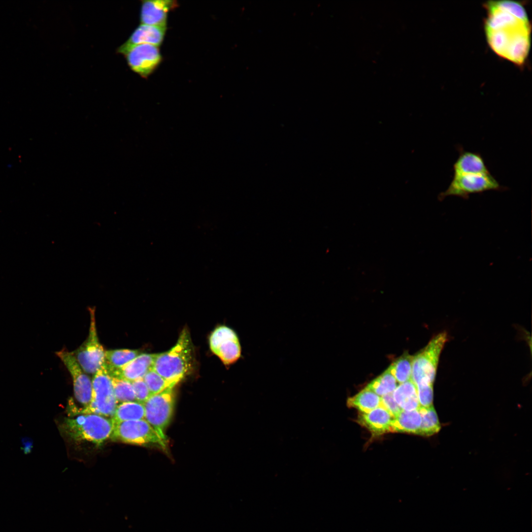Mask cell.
Segmentation results:
<instances>
[{
  "instance_id": "18",
  "label": "cell",
  "mask_w": 532,
  "mask_h": 532,
  "mask_svg": "<svg viewBox=\"0 0 532 532\" xmlns=\"http://www.w3.org/2000/svg\"><path fill=\"white\" fill-rule=\"evenodd\" d=\"M418 409L412 411L402 410L394 418L390 432L418 434L421 424V417Z\"/></svg>"
},
{
  "instance_id": "25",
  "label": "cell",
  "mask_w": 532,
  "mask_h": 532,
  "mask_svg": "<svg viewBox=\"0 0 532 532\" xmlns=\"http://www.w3.org/2000/svg\"><path fill=\"white\" fill-rule=\"evenodd\" d=\"M418 409L421 417V424L418 434L430 436L438 432L440 426L433 405L429 407H420Z\"/></svg>"
},
{
  "instance_id": "6",
  "label": "cell",
  "mask_w": 532,
  "mask_h": 532,
  "mask_svg": "<svg viewBox=\"0 0 532 532\" xmlns=\"http://www.w3.org/2000/svg\"><path fill=\"white\" fill-rule=\"evenodd\" d=\"M114 441L136 445L153 444L163 448L166 441L144 419L130 420L114 424L110 436Z\"/></svg>"
},
{
  "instance_id": "5",
  "label": "cell",
  "mask_w": 532,
  "mask_h": 532,
  "mask_svg": "<svg viewBox=\"0 0 532 532\" xmlns=\"http://www.w3.org/2000/svg\"><path fill=\"white\" fill-rule=\"evenodd\" d=\"M91 402L79 414H95L112 417L117 406L111 377L104 364L95 373L92 381Z\"/></svg>"
},
{
  "instance_id": "30",
  "label": "cell",
  "mask_w": 532,
  "mask_h": 532,
  "mask_svg": "<svg viewBox=\"0 0 532 532\" xmlns=\"http://www.w3.org/2000/svg\"><path fill=\"white\" fill-rule=\"evenodd\" d=\"M392 393L381 397L380 406L386 409L394 418L402 409L394 400Z\"/></svg>"
},
{
  "instance_id": "13",
  "label": "cell",
  "mask_w": 532,
  "mask_h": 532,
  "mask_svg": "<svg viewBox=\"0 0 532 532\" xmlns=\"http://www.w3.org/2000/svg\"><path fill=\"white\" fill-rule=\"evenodd\" d=\"M177 6V2L173 0L142 1L140 12L141 24L166 27L167 13Z\"/></svg>"
},
{
  "instance_id": "20",
  "label": "cell",
  "mask_w": 532,
  "mask_h": 532,
  "mask_svg": "<svg viewBox=\"0 0 532 532\" xmlns=\"http://www.w3.org/2000/svg\"><path fill=\"white\" fill-rule=\"evenodd\" d=\"M381 397L366 388L347 400L348 407L354 408L361 413H368L380 406Z\"/></svg>"
},
{
  "instance_id": "3",
  "label": "cell",
  "mask_w": 532,
  "mask_h": 532,
  "mask_svg": "<svg viewBox=\"0 0 532 532\" xmlns=\"http://www.w3.org/2000/svg\"><path fill=\"white\" fill-rule=\"evenodd\" d=\"M112 419L95 414H83L66 419L63 425L65 432L76 441L86 440L100 445L111 434Z\"/></svg>"
},
{
  "instance_id": "26",
  "label": "cell",
  "mask_w": 532,
  "mask_h": 532,
  "mask_svg": "<svg viewBox=\"0 0 532 532\" xmlns=\"http://www.w3.org/2000/svg\"><path fill=\"white\" fill-rule=\"evenodd\" d=\"M110 377L117 402L137 401L132 382L119 377Z\"/></svg>"
},
{
  "instance_id": "28",
  "label": "cell",
  "mask_w": 532,
  "mask_h": 532,
  "mask_svg": "<svg viewBox=\"0 0 532 532\" xmlns=\"http://www.w3.org/2000/svg\"><path fill=\"white\" fill-rule=\"evenodd\" d=\"M136 400L143 403L152 395L143 378L132 382Z\"/></svg>"
},
{
  "instance_id": "2",
  "label": "cell",
  "mask_w": 532,
  "mask_h": 532,
  "mask_svg": "<svg viewBox=\"0 0 532 532\" xmlns=\"http://www.w3.org/2000/svg\"><path fill=\"white\" fill-rule=\"evenodd\" d=\"M193 359L190 335L188 330L184 328L171 349L156 354L153 368L165 380L175 385L191 370Z\"/></svg>"
},
{
  "instance_id": "12",
  "label": "cell",
  "mask_w": 532,
  "mask_h": 532,
  "mask_svg": "<svg viewBox=\"0 0 532 532\" xmlns=\"http://www.w3.org/2000/svg\"><path fill=\"white\" fill-rule=\"evenodd\" d=\"M56 354L64 364L71 375L75 398L83 406L81 411L89 406L91 402L92 381L85 373L72 352L63 349L56 352Z\"/></svg>"
},
{
  "instance_id": "1",
  "label": "cell",
  "mask_w": 532,
  "mask_h": 532,
  "mask_svg": "<svg viewBox=\"0 0 532 532\" xmlns=\"http://www.w3.org/2000/svg\"><path fill=\"white\" fill-rule=\"evenodd\" d=\"M484 32L489 47L500 58L518 66L528 60L532 24L524 3L503 0L484 4Z\"/></svg>"
},
{
  "instance_id": "23",
  "label": "cell",
  "mask_w": 532,
  "mask_h": 532,
  "mask_svg": "<svg viewBox=\"0 0 532 532\" xmlns=\"http://www.w3.org/2000/svg\"><path fill=\"white\" fill-rule=\"evenodd\" d=\"M399 383L388 368L384 372L371 381L365 388L379 396L392 393Z\"/></svg>"
},
{
  "instance_id": "10",
  "label": "cell",
  "mask_w": 532,
  "mask_h": 532,
  "mask_svg": "<svg viewBox=\"0 0 532 532\" xmlns=\"http://www.w3.org/2000/svg\"><path fill=\"white\" fill-rule=\"evenodd\" d=\"M118 52L125 56L129 66L133 71L144 78L155 70L162 60L158 46L151 44L121 46Z\"/></svg>"
},
{
  "instance_id": "29",
  "label": "cell",
  "mask_w": 532,
  "mask_h": 532,
  "mask_svg": "<svg viewBox=\"0 0 532 532\" xmlns=\"http://www.w3.org/2000/svg\"><path fill=\"white\" fill-rule=\"evenodd\" d=\"M416 387L420 407H429L432 406L433 386L422 385Z\"/></svg>"
},
{
  "instance_id": "11",
  "label": "cell",
  "mask_w": 532,
  "mask_h": 532,
  "mask_svg": "<svg viewBox=\"0 0 532 532\" xmlns=\"http://www.w3.org/2000/svg\"><path fill=\"white\" fill-rule=\"evenodd\" d=\"M211 351L225 365L236 362L241 356V349L239 338L236 332L225 326L215 329L209 337Z\"/></svg>"
},
{
  "instance_id": "31",
  "label": "cell",
  "mask_w": 532,
  "mask_h": 532,
  "mask_svg": "<svg viewBox=\"0 0 532 532\" xmlns=\"http://www.w3.org/2000/svg\"><path fill=\"white\" fill-rule=\"evenodd\" d=\"M22 442L23 446L22 449L24 453H30L31 452L33 447V441H32V439L28 437L24 438L22 439Z\"/></svg>"
},
{
  "instance_id": "27",
  "label": "cell",
  "mask_w": 532,
  "mask_h": 532,
  "mask_svg": "<svg viewBox=\"0 0 532 532\" xmlns=\"http://www.w3.org/2000/svg\"><path fill=\"white\" fill-rule=\"evenodd\" d=\"M143 378L152 395L175 386L165 380L153 368L146 373Z\"/></svg>"
},
{
  "instance_id": "22",
  "label": "cell",
  "mask_w": 532,
  "mask_h": 532,
  "mask_svg": "<svg viewBox=\"0 0 532 532\" xmlns=\"http://www.w3.org/2000/svg\"><path fill=\"white\" fill-rule=\"evenodd\" d=\"M144 404L137 401L122 402L117 405L112 420L113 424L144 419Z\"/></svg>"
},
{
  "instance_id": "19",
  "label": "cell",
  "mask_w": 532,
  "mask_h": 532,
  "mask_svg": "<svg viewBox=\"0 0 532 532\" xmlns=\"http://www.w3.org/2000/svg\"><path fill=\"white\" fill-rule=\"evenodd\" d=\"M392 394L394 400L402 410L412 411L420 407L416 385L411 379L399 384Z\"/></svg>"
},
{
  "instance_id": "16",
  "label": "cell",
  "mask_w": 532,
  "mask_h": 532,
  "mask_svg": "<svg viewBox=\"0 0 532 532\" xmlns=\"http://www.w3.org/2000/svg\"><path fill=\"white\" fill-rule=\"evenodd\" d=\"M454 175L490 173L484 160L479 153L461 151L453 165Z\"/></svg>"
},
{
  "instance_id": "14",
  "label": "cell",
  "mask_w": 532,
  "mask_h": 532,
  "mask_svg": "<svg viewBox=\"0 0 532 532\" xmlns=\"http://www.w3.org/2000/svg\"><path fill=\"white\" fill-rule=\"evenodd\" d=\"M156 354H141L121 368L108 372L110 376L119 377L132 382L143 378L153 368Z\"/></svg>"
},
{
  "instance_id": "7",
  "label": "cell",
  "mask_w": 532,
  "mask_h": 532,
  "mask_svg": "<svg viewBox=\"0 0 532 532\" xmlns=\"http://www.w3.org/2000/svg\"><path fill=\"white\" fill-rule=\"evenodd\" d=\"M173 388L152 395L144 403V419L165 441V430L172 418L175 403Z\"/></svg>"
},
{
  "instance_id": "17",
  "label": "cell",
  "mask_w": 532,
  "mask_h": 532,
  "mask_svg": "<svg viewBox=\"0 0 532 532\" xmlns=\"http://www.w3.org/2000/svg\"><path fill=\"white\" fill-rule=\"evenodd\" d=\"M166 30V27L141 24L121 46L128 47L148 44L159 46L164 39Z\"/></svg>"
},
{
  "instance_id": "15",
  "label": "cell",
  "mask_w": 532,
  "mask_h": 532,
  "mask_svg": "<svg viewBox=\"0 0 532 532\" xmlns=\"http://www.w3.org/2000/svg\"><path fill=\"white\" fill-rule=\"evenodd\" d=\"M394 417L384 408L379 406L368 413H360L358 422L374 436L390 432Z\"/></svg>"
},
{
  "instance_id": "8",
  "label": "cell",
  "mask_w": 532,
  "mask_h": 532,
  "mask_svg": "<svg viewBox=\"0 0 532 532\" xmlns=\"http://www.w3.org/2000/svg\"><path fill=\"white\" fill-rule=\"evenodd\" d=\"M500 189L499 184L490 173L454 175L448 187L439 195V198L442 200L447 196H454L466 199L472 194Z\"/></svg>"
},
{
  "instance_id": "4",
  "label": "cell",
  "mask_w": 532,
  "mask_h": 532,
  "mask_svg": "<svg viewBox=\"0 0 532 532\" xmlns=\"http://www.w3.org/2000/svg\"><path fill=\"white\" fill-rule=\"evenodd\" d=\"M448 339L446 332H440L413 356L411 380L416 386H433L440 356Z\"/></svg>"
},
{
  "instance_id": "24",
  "label": "cell",
  "mask_w": 532,
  "mask_h": 532,
  "mask_svg": "<svg viewBox=\"0 0 532 532\" xmlns=\"http://www.w3.org/2000/svg\"><path fill=\"white\" fill-rule=\"evenodd\" d=\"M413 356L405 352L388 367L398 383L411 379Z\"/></svg>"
},
{
  "instance_id": "9",
  "label": "cell",
  "mask_w": 532,
  "mask_h": 532,
  "mask_svg": "<svg viewBox=\"0 0 532 532\" xmlns=\"http://www.w3.org/2000/svg\"><path fill=\"white\" fill-rule=\"evenodd\" d=\"M89 311L91 322L88 336L85 341L72 353L85 372L95 374L104 362L105 351L99 342L97 335L95 308H89Z\"/></svg>"
},
{
  "instance_id": "21",
  "label": "cell",
  "mask_w": 532,
  "mask_h": 532,
  "mask_svg": "<svg viewBox=\"0 0 532 532\" xmlns=\"http://www.w3.org/2000/svg\"><path fill=\"white\" fill-rule=\"evenodd\" d=\"M139 355L138 351L127 349L106 351L103 364L111 372L121 368Z\"/></svg>"
}]
</instances>
